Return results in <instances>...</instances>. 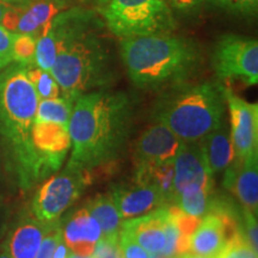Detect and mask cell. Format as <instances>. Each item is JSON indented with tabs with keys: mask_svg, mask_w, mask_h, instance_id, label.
<instances>
[{
	"mask_svg": "<svg viewBox=\"0 0 258 258\" xmlns=\"http://www.w3.org/2000/svg\"><path fill=\"white\" fill-rule=\"evenodd\" d=\"M32 144L44 175L47 177L54 173L62 165L71 150L70 122L35 120Z\"/></svg>",
	"mask_w": 258,
	"mask_h": 258,
	"instance_id": "obj_12",
	"label": "cell"
},
{
	"mask_svg": "<svg viewBox=\"0 0 258 258\" xmlns=\"http://www.w3.org/2000/svg\"><path fill=\"white\" fill-rule=\"evenodd\" d=\"M224 184L239 200L243 208L254 215L258 211V154L235 160L225 170Z\"/></svg>",
	"mask_w": 258,
	"mask_h": 258,
	"instance_id": "obj_17",
	"label": "cell"
},
{
	"mask_svg": "<svg viewBox=\"0 0 258 258\" xmlns=\"http://www.w3.org/2000/svg\"><path fill=\"white\" fill-rule=\"evenodd\" d=\"M118 244H120L123 258H151L153 256V254L148 253L140 244L137 243V240L127 231L122 230V228Z\"/></svg>",
	"mask_w": 258,
	"mask_h": 258,
	"instance_id": "obj_29",
	"label": "cell"
},
{
	"mask_svg": "<svg viewBox=\"0 0 258 258\" xmlns=\"http://www.w3.org/2000/svg\"><path fill=\"white\" fill-rule=\"evenodd\" d=\"M98 23L92 10L79 6L62 10L53 18L46 34L37 38L35 66L50 72L57 54Z\"/></svg>",
	"mask_w": 258,
	"mask_h": 258,
	"instance_id": "obj_8",
	"label": "cell"
},
{
	"mask_svg": "<svg viewBox=\"0 0 258 258\" xmlns=\"http://www.w3.org/2000/svg\"><path fill=\"white\" fill-rule=\"evenodd\" d=\"M212 63L219 79L257 85L258 42L240 35H222L213 49Z\"/></svg>",
	"mask_w": 258,
	"mask_h": 258,
	"instance_id": "obj_9",
	"label": "cell"
},
{
	"mask_svg": "<svg viewBox=\"0 0 258 258\" xmlns=\"http://www.w3.org/2000/svg\"><path fill=\"white\" fill-rule=\"evenodd\" d=\"M28 78L30 80L38 99H50L62 97L59 84L53 77V74L48 71L41 70L36 66L28 67Z\"/></svg>",
	"mask_w": 258,
	"mask_h": 258,
	"instance_id": "obj_24",
	"label": "cell"
},
{
	"mask_svg": "<svg viewBox=\"0 0 258 258\" xmlns=\"http://www.w3.org/2000/svg\"><path fill=\"white\" fill-rule=\"evenodd\" d=\"M110 194L123 221L169 205L160 189L144 183L116 186Z\"/></svg>",
	"mask_w": 258,
	"mask_h": 258,
	"instance_id": "obj_15",
	"label": "cell"
},
{
	"mask_svg": "<svg viewBox=\"0 0 258 258\" xmlns=\"http://www.w3.org/2000/svg\"><path fill=\"white\" fill-rule=\"evenodd\" d=\"M131 128V103L123 92L96 90L79 96L70 118L67 165L93 171L117 159Z\"/></svg>",
	"mask_w": 258,
	"mask_h": 258,
	"instance_id": "obj_1",
	"label": "cell"
},
{
	"mask_svg": "<svg viewBox=\"0 0 258 258\" xmlns=\"http://www.w3.org/2000/svg\"><path fill=\"white\" fill-rule=\"evenodd\" d=\"M220 258H258V252L250 246L238 228L237 233L226 246Z\"/></svg>",
	"mask_w": 258,
	"mask_h": 258,
	"instance_id": "obj_26",
	"label": "cell"
},
{
	"mask_svg": "<svg viewBox=\"0 0 258 258\" xmlns=\"http://www.w3.org/2000/svg\"><path fill=\"white\" fill-rule=\"evenodd\" d=\"M224 86L215 82L180 85L158 101L154 120L183 141H199L225 121Z\"/></svg>",
	"mask_w": 258,
	"mask_h": 258,
	"instance_id": "obj_4",
	"label": "cell"
},
{
	"mask_svg": "<svg viewBox=\"0 0 258 258\" xmlns=\"http://www.w3.org/2000/svg\"><path fill=\"white\" fill-rule=\"evenodd\" d=\"M207 0H165L170 9L182 15H191L200 11Z\"/></svg>",
	"mask_w": 258,
	"mask_h": 258,
	"instance_id": "obj_33",
	"label": "cell"
},
{
	"mask_svg": "<svg viewBox=\"0 0 258 258\" xmlns=\"http://www.w3.org/2000/svg\"><path fill=\"white\" fill-rule=\"evenodd\" d=\"M98 10L106 28L121 40L170 34L176 29L172 10L165 0H106Z\"/></svg>",
	"mask_w": 258,
	"mask_h": 258,
	"instance_id": "obj_6",
	"label": "cell"
},
{
	"mask_svg": "<svg viewBox=\"0 0 258 258\" xmlns=\"http://www.w3.org/2000/svg\"><path fill=\"white\" fill-rule=\"evenodd\" d=\"M54 222H42L36 218L22 221L11 232L5 243L10 256L12 258L36 257L44 234Z\"/></svg>",
	"mask_w": 258,
	"mask_h": 258,
	"instance_id": "obj_20",
	"label": "cell"
},
{
	"mask_svg": "<svg viewBox=\"0 0 258 258\" xmlns=\"http://www.w3.org/2000/svg\"><path fill=\"white\" fill-rule=\"evenodd\" d=\"M10 6H11V5L4 4V3H2V2H0V23H2V19H3V17H4L5 12L8 11Z\"/></svg>",
	"mask_w": 258,
	"mask_h": 258,
	"instance_id": "obj_37",
	"label": "cell"
},
{
	"mask_svg": "<svg viewBox=\"0 0 258 258\" xmlns=\"http://www.w3.org/2000/svg\"><path fill=\"white\" fill-rule=\"evenodd\" d=\"M121 57L137 88L157 90L182 84L196 70L201 55L195 42L170 32L123 38Z\"/></svg>",
	"mask_w": 258,
	"mask_h": 258,
	"instance_id": "obj_3",
	"label": "cell"
},
{
	"mask_svg": "<svg viewBox=\"0 0 258 258\" xmlns=\"http://www.w3.org/2000/svg\"><path fill=\"white\" fill-rule=\"evenodd\" d=\"M244 227L239 228L240 233L244 235L247 243L254 251L258 252V230H257V215L244 208Z\"/></svg>",
	"mask_w": 258,
	"mask_h": 258,
	"instance_id": "obj_30",
	"label": "cell"
},
{
	"mask_svg": "<svg viewBox=\"0 0 258 258\" xmlns=\"http://www.w3.org/2000/svg\"><path fill=\"white\" fill-rule=\"evenodd\" d=\"M85 208L99 225L102 238L118 240L122 227V220L111 194H102L90 200Z\"/></svg>",
	"mask_w": 258,
	"mask_h": 258,
	"instance_id": "obj_22",
	"label": "cell"
},
{
	"mask_svg": "<svg viewBox=\"0 0 258 258\" xmlns=\"http://www.w3.org/2000/svg\"><path fill=\"white\" fill-rule=\"evenodd\" d=\"M15 32L6 30L0 25V71H3L12 61V41H14Z\"/></svg>",
	"mask_w": 258,
	"mask_h": 258,
	"instance_id": "obj_31",
	"label": "cell"
},
{
	"mask_svg": "<svg viewBox=\"0 0 258 258\" xmlns=\"http://www.w3.org/2000/svg\"><path fill=\"white\" fill-rule=\"evenodd\" d=\"M3 207H4V201H3V198L0 196V213L3 212Z\"/></svg>",
	"mask_w": 258,
	"mask_h": 258,
	"instance_id": "obj_41",
	"label": "cell"
},
{
	"mask_svg": "<svg viewBox=\"0 0 258 258\" xmlns=\"http://www.w3.org/2000/svg\"><path fill=\"white\" fill-rule=\"evenodd\" d=\"M151 258H167V257H164V256H160V254H156V256H152Z\"/></svg>",
	"mask_w": 258,
	"mask_h": 258,
	"instance_id": "obj_42",
	"label": "cell"
},
{
	"mask_svg": "<svg viewBox=\"0 0 258 258\" xmlns=\"http://www.w3.org/2000/svg\"><path fill=\"white\" fill-rule=\"evenodd\" d=\"M0 2L4 3V4L11 5V6H24V5L29 4L31 0H0Z\"/></svg>",
	"mask_w": 258,
	"mask_h": 258,
	"instance_id": "obj_35",
	"label": "cell"
},
{
	"mask_svg": "<svg viewBox=\"0 0 258 258\" xmlns=\"http://www.w3.org/2000/svg\"><path fill=\"white\" fill-rule=\"evenodd\" d=\"M215 5L231 14L251 16L257 12L258 0H212Z\"/></svg>",
	"mask_w": 258,
	"mask_h": 258,
	"instance_id": "obj_28",
	"label": "cell"
},
{
	"mask_svg": "<svg viewBox=\"0 0 258 258\" xmlns=\"http://www.w3.org/2000/svg\"><path fill=\"white\" fill-rule=\"evenodd\" d=\"M82 2L84 3H89V4H96L98 8H101V6L104 4V3L106 2V0H82Z\"/></svg>",
	"mask_w": 258,
	"mask_h": 258,
	"instance_id": "obj_38",
	"label": "cell"
},
{
	"mask_svg": "<svg viewBox=\"0 0 258 258\" xmlns=\"http://www.w3.org/2000/svg\"><path fill=\"white\" fill-rule=\"evenodd\" d=\"M66 0H31L19 6V17L15 32L28 34L35 38L46 34L53 18L62 11Z\"/></svg>",
	"mask_w": 258,
	"mask_h": 258,
	"instance_id": "obj_19",
	"label": "cell"
},
{
	"mask_svg": "<svg viewBox=\"0 0 258 258\" xmlns=\"http://www.w3.org/2000/svg\"><path fill=\"white\" fill-rule=\"evenodd\" d=\"M176 258H220V256H217V257L201 256V254H195V253H191V252H189V251H188V252L179 254V256H177Z\"/></svg>",
	"mask_w": 258,
	"mask_h": 258,
	"instance_id": "obj_36",
	"label": "cell"
},
{
	"mask_svg": "<svg viewBox=\"0 0 258 258\" xmlns=\"http://www.w3.org/2000/svg\"><path fill=\"white\" fill-rule=\"evenodd\" d=\"M182 144L183 140L176 137L169 128L156 122V124L146 129L135 143V166L175 160Z\"/></svg>",
	"mask_w": 258,
	"mask_h": 258,
	"instance_id": "obj_14",
	"label": "cell"
},
{
	"mask_svg": "<svg viewBox=\"0 0 258 258\" xmlns=\"http://www.w3.org/2000/svg\"><path fill=\"white\" fill-rule=\"evenodd\" d=\"M62 238L71 252L79 256H92L96 244L101 239L99 225L85 207L78 209L60 221Z\"/></svg>",
	"mask_w": 258,
	"mask_h": 258,
	"instance_id": "obj_18",
	"label": "cell"
},
{
	"mask_svg": "<svg viewBox=\"0 0 258 258\" xmlns=\"http://www.w3.org/2000/svg\"><path fill=\"white\" fill-rule=\"evenodd\" d=\"M50 73L59 84L62 97L74 102L84 93L110 83L109 51L91 30L57 54Z\"/></svg>",
	"mask_w": 258,
	"mask_h": 258,
	"instance_id": "obj_5",
	"label": "cell"
},
{
	"mask_svg": "<svg viewBox=\"0 0 258 258\" xmlns=\"http://www.w3.org/2000/svg\"><path fill=\"white\" fill-rule=\"evenodd\" d=\"M67 258H93V256H79V254H76L70 251L69 254H67Z\"/></svg>",
	"mask_w": 258,
	"mask_h": 258,
	"instance_id": "obj_40",
	"label": "cell"
},
{
	"mask_svg": "<svg viewBox=\"0 0 258 258\" xmlns=\"http://www.w3.org/2000/svg\"><path fill=\"white\" fill-rule=\"evenodd\" d=\"M70 250L69 247H67L66 243H64L63 238L59 241V244H57L55 251H54L53 253V257L51 258H67V254H69Z\"/></svg>",
	"mask_w": 258,
	"mask_h": 258,
	"instance_id": "obj_34",
	"label": "cell"
},
{
	"mask_svg": "<svg viewBox=\"0 0 258 258\" xmlns=\"http://www.w3.org/2000/svg\"><path fill=\"white\" fill-rule=\"evenodd\" d=\"M62 239V230H61L60 221L57 220L51 225V227L44 234L40 249L37 251V254L35 258H51L54 251H55L59 241Z\"/></svg>",
	"mask_w": 258,
	"mask_h": 258,
	"instance_id": "obj_27",
	"label": "cell"
},
{
	"mask_svg": "<svg viewBox=\"0 0 258 258\" xmlns=\"http://www.w3.org/2000/svg\"><path fill=\"white\" fill-rule=\"evenodd\" d=\"M36 42V38L31 35L15 32L12 41V61L25 67L35 66Z\"/></svg>",
	"mask_w": 258,
	"mask_h": 258,
	"instance_id": "obj_25",
	"label": "cell"
},
{
	"mask_svg": "<svg viewBox=\"0 0 258 258\" xmlns=\"http://www.w3.org/2000/svg\"><path fill=\"white\" fill-rule=\"evenodd\" d=\"M0 258H12L11 256H10L8 249H6L5 244H4V246L2 247V250H0Z\"/></svg>",
	"mask_w": 258,
	"mask_h": 258,
	"instance_id": "obj_39",
	"label": "cell"
},
{
	"mask_svg": "<svg viewBox=\"0 0 258 258\" xmlns=\"http://www.w3.org/2000/svg\"><path fill=\"white\" fill-rule=\"evenodd\" d=\"M27 70L15 63L0 72V139L9 169L22 189L31 188L46 177L32 144L40 99Z\"/></svg>",
	"mask_w": 258,
	"mask_h": 258,
	"instance_id": "obj_2",
	"label": "cell"
},
{
	"mask_svg": "<svg viewBox=\"0 0 258 258\" xmlns=\"http://www.w3.org/2000/svg\"><path fill=\"white\" fill-rule=\"evenodd\" d=\"M92 171L66 165L49 177L32 200L34 217L42 222H54L78 200L91 183Z\"/></svg>",
	"mask_w": 258,
	"mask_h": 258,
	"instance_id": "obj_7",
	"label": "cell"
},
{
	"mask_svg": "<svg viewBox=\"0 0 258 258\" xmlns=\"http://www.w3.org/2000/svg\"><path fill=\"white\" fill-rule=\"evenodd\" d=\"M169 218V206L129 219L122 222V230L127 231L148 253L160 254L165 247V227Z\"/></svg>",
	"mask_w": 258,
	"mask_h": 258,
	"instance_id": "obj_16",
	"label": "cell"
},
{
	"mask_svg": "<svg viewBox=\"0 0 258 258\" xmlns=\"http://www.w3.org/2000/svg\"><path fill=\"white\" fill-rule=\"evenodd\" d=\"M206 163L213 176L225 171L234 159L230 125L224 121L217 129L200 140Z\"/></svg>",
	"mask_w": 258,
	"mask_h": 258,
	"instance_id": "obj_21",
	"label": "cell"
},
{
	"mask_svg": "<svg viewBox=\"0 0 258 258\" xmlns=\"http://www.w3.org/2000/svg\"><path fill=\"white\" fill-rule=\"evenodd\" d=\"M237 222L224 207H215L214 202L194 231L190 238L189 252L201 256H221L238 231Z\"/></svg>",
	"mask_w": 258,
	"mask_h": 258,
	"instance_id": "obj_11",
	"label": "cell"
},
{
	"mask_svg": "<svg viewBox=\"0 0 258 258\" xmlns=\"http://www.w3.org/2000/svg\"><path fill=\"white\" fill-rule=\"evenodd\" d=\"M213 175L206 163L200 140L183 141L173 160V196L188 186L199 185L213 189Z\"/></svg>",
	"mask_w": 258,
	"mask_h": 258,
	"instance_id": "obj_13",
	"label": "cell"
},
{
	"mask_svg": "<svg viewBox=\"0 0 258 258\" xmlns=\"http://www.w3.org/2000/svg\"><path fill=\"white\" fill-rule=\"evenodd\" d=\"M212 191L213 189L199 185L188 186L183 191L173 196L171 203L186 214L202 218L212 207Z\"/></svg>",
	"mask_w": 258,
	"mask_h": 258,
	"instance_id": "obj_23",
	"label": "cell"
},
{
	"mask_svg": "<svg viewBox=\"0 0 258 258\" xmlns=\"http://www.w3.org/2000/svg\"><path fill=\"white\" fill-rule=\"evenodd\" d=\"M230 112V132L234 159L243 161L258 154V105L240 98L224 86Z\"/></svg>",
	"mask_w": 258,
	"mask_h": 258,
	"instance_id": "obj_10",
	"label": "cell"
},
{
	"mask_svg": "<svg viewBox=\"0 0 258 258\" xmlns=\"http://www.w3.org/2000/svg\"><path fill=\"white\" fill-rule=\"evenodd\" d=\"M93 258H123L118 240L102 238L96 244L92 253Z\"/></svg>",
	"mask_w": 258,
	"mask_h": 258,
	"instance_id": "obj_32",
	"label": "cell"
}]
</instances>
